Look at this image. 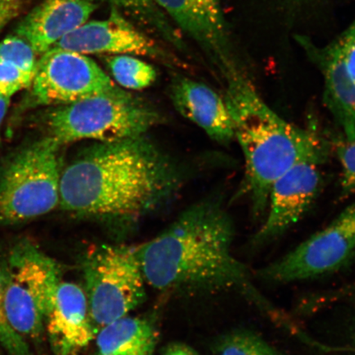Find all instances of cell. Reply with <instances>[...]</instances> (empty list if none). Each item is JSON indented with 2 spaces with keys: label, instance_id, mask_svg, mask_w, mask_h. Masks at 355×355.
Returning a JSON list of instances; mask_svg holds the SVG:
<instances>
[{
  "label": "cell",
  "instance_id": "1",
  "mask_svg": "<svg viewBox=\"0 0 355 355\" xmlns=\"http://www.w3.org/2000/svg\"><path fill=\"white\" fill-rule=\"evenodd\" d=\"M234 222L217 199L203 200L165 232L136 248L146 284L164 293L214 294L234 291L287 329L292 322L257 291L233 254Z\"/></svg>",
  "mask_w": 355,
  "mask_h": 355
},
{
  "label": "cell",
  "instance_id": "2",
  "mask_svg": "<svg viewBox=\"0 0 355 355\" xmlns=\"http://www.w3.org/2000/svg\"><path fill=\"white\" fill-rule=\"evenodd\" d=\"M180 173L144 136L86 148L61 172L60 205L71 214L132 221L178 191Z\"/></svg>",
  "mask_w": 355,
  "mask_h": 355
},
{
  "label": "cell",
  "instance_id": "3",
  "mask_svg": "<svg viewBox=\"0 0 355 355\" xmlns=\"http://www.w3.org/2000/svg\"><path fill=\"white\" fill-rule=\"evenodd\" d=\"M226 84L224 99L244 159L239 192L250 200L257 219L266 214L274 182L300 163L322 165L331 146L316 133L275 112L257 92L250 75L228 80Z\"/></svg>",
  "mask_w": 355,
  "mask_h": 355
},
{
  "label": "cell",
  "instance_id": "4",
  "mask_svg": "<svg viewBox=\"0 0 355 355\" xmlns=\"http://www.w3.org/2000/svg\"><path fill=\"white\" fill-rule=\"evenodd\" d=\"M157 111L121 90L59 105L47 115L50 137L61 145L109 143L144 136L161 122Z\"/></svg>",
  "mask_w": 355,
  "mask_h": 355
},
{
  "label": "cell",
  "instance_id": "5",
  "mask_svg": "<svg viewBox=\"0 0 355 355\" xmlns=\"http://www.w3.org/2000/svg\"><path fill=\"white\" fill-rule=\"evenodd\" d=\"M63 274L59 263L28 241L3 260V300L10 325L26 341L38 340Z\"/></svg>",
  "mask_w": 355,
  "mask_h": 355
},
{
  "label": "cell",
  "instance_id": "6",
  "mask_svg": "<svg viewBox=\"0 0 355 355\" xmlns=\"http://www.w3.org/2000/svg\"><path fill=\"white\" fill-rule=\"evenodd\" d=\"M51 137L21 148L0 174V225H15L60 205L59 150Z\"/></svg>",
  "mask_w": 355,
  "mask_h": 355
},
{
  "label": "cell",
  "instance_id": "7",
  "mask_svg": "<svg viewBox=\"0 0 355 355\" xmlns=\"http://www.w3.org/2000/svg\"><path fill=\"white\" fill-rule=\"evenodd\" d=\"M81 270L96 334L144 303L146 283L136 248L114 244L93 246L83 254Z\"/></svg>",
  "mask_w": 355,
  "mask_h": 355
},
{
  "label": "cell",
  "instance_id": "8",
  "mask_svg": "<svg viewBox=\"0 0 355 355\" xmlns=\"http://www.w3.org/2000/svg\"><path fill=\"white\" fill-rule=\"evenodd\" d=\"M355 260V200L327 227L274 263L257 270L268 283L286 284L329 276Z\"/></svg>",
  "mask_w": 355,
  "mask_h": 355
},
{
  "label": "cell",
  "instance_id": "9",
  "mask_svg": "<svg viewBox=\"0 0 355 355\" xmlns=\"http://www.w3.org/2000/svg\"><path fill=\"white\" fill-rule=\"evenodd\" d=\"M31 86L33 101L44 105H68L122 90L87 55L56 46L38 60Z\"/></svg>",
  "mask_w": 355,
  "mask_h": 355
},
{
  "label": "cell",
  "instance_id": "10",
  "mask_svg": "<svg viewBox=\"0 0 355 355\" xmlns=\"http://www.w3.org/2000/svg\"><path fill=\"white\" fill-rule=\"evenodd\" d=\"M178 28L192 38L225 81L248 75L234 50L220 0H154Z\"/></svg>",
  "mask_w": 355,
  "mask_h": 355
},
{
  "label": "cell",
  "instance_id": "11",
  "mask_svg": "<svg viewBox=\"0 0 355 355\" xmlns=\"http://www.w3.org/2000/svg\"><path fill=\"white\" fill-rule=\"evenodd\" d=\"M321 166L314 162L300 163L274 182L265 220L252 238L255 246L276 241L307 214L321 193Z\"/></svg>",
  "mask_w": 355,
  "mask_h": 355
},
{
  "label": "cell",
  "instance_id": "12",
  "mask_svg": "<svg viewBox=\"0 0 355 355\" xmlns=\"http://www.w3.org/2000/svg\"><path fill=\"white\" fill-rule=\"evenodd\" d=\"M88 54L128 55L175 63L176 60L122 15L111 7L107 19L87 21L66 35L55 46Z\"/></svg>",
  "mask_w": 355,
  "mask_h": 355
},
{
  "label": "cell",
  "instance_id": "13",
  "mask_svg": "<svg viewBox=\"0 0 355 355\" xmlns=\"http://www.w3.org/2000/svg\"><path fill=\"white\" fill-rule=\"evenodd\" d=\"M354 40L355 19L327 46L318 47L307 39H300L322 74L324 104L347 141H355V83L346 65V55Z\"/></svg>",
  "mask_w": 355,
  "mask_h": 355
},
{
  "label": "cell",
  "instance_id": "14",
  "mask_svg": "<svg viewBox=\"0 0 355 355\" xmlns=\"http://www.w3.org/2000/svg\"><path fill=\"white\" fill-rule=\"evenodd\" d=\"M44 332L55 355H79L95 339L83 287L62 279L44 322Z\"/></svg>",
  "mask_w": 355,
  "mask_h": 355
},
{
  "label": "cell",
  "instance_id": "15",
  "mask_svg": "<svg viewBox=\"0 0 355 355\" xmlns=\"http://www.w3.org/2000/svg\"><path fill=\"white\" fill-rule=\"evenodd\" d=\"M97 7L94 0H44L22 17L15 34L42 55L85 24Z\"/></svg>",
  "mask_w": 355,
  "mask_h": 355
},
{
  "label": "cell",
  "instance_id": "16",
  "mask_svg": "<svg viewBox=\"0 0 355 355\" xmlns=\"http://www.w3.org/2000/svg\"><path fill=\"white\" fill-rule=\"evenodd\" d=\"M170 94L178 112L202 128L211 139L221 145H229L234 140L227 105L210 87L178 76L171 84Z\"/></svg>",
  "mask_w": 355,
  "mask_h": 355
},
{
  "label": "cell",
  "instance_id": "17",
  "mask_svg": "<svg viewBox=\"0 0 355 355\" xmlns=\"http://www.w3.org/2000/svg\"><path fill=\"white\" fill-rule=\"evenodd\" d=\"M95 355H154L158 332L152 318L123 317L101 328Z\"/></svg>",
  "mask_w": 355,
  "mask_h": 355
},
{
  "label": "cell",
  "instance_id": "18",
  "mask_svg": "<svg viewBox=\"0 0 355 355\" xmlns=\"http://www.w3.org/2000/svg\"><path fill=\"white\" fill-rule=\"evenodd\" d=\"M37 57L32 46L16 34L0 42V95L11 98L32 85Z\"/></svg>",
  "mask_w": 355,
  "mask_h": 355
},
{
  "label": "cell",
  "instance_id": "19",
  "mask_svg": "<svg viewBox=\"0 0 355 355\" xmlns=\"http://www.w3.org/2000/svg\"><path fill=\"white\" fill-rule=\"evenodd\" d=\"M106 2L111 7L131 13L146 25L152 28L168 42L176 47H183L184 43L179 32L171 24L168 17L157 6L154 0H94Z\"/></svg>",
  "mask_w": 355,
  "mask_h": 355
},
{
  "label": "cell",
  "instance_id": "20",
  "mask_svg": "<svg viewBox=\"0 0 355 355\" xmlns=\"http://www.w3.org/2000/svg\"><path fill=\"white\" fill-rule=\"evenodd\" d=\"M105 63L115 81L128 90H144L153 85L157 80V70L154 67L136 56H107Z\"/></svg>",
  "mask_w": 355,
  "mask_h": 355
},
{
  "label": "cell",
  "instance_id": "21",
  "mask_svg": "<svg viewBox=\"0 0 355 355\" xmlns=\"http://www.w3.org/2000/svg\"><path fill=\"white\" fill-rule=\"evenodd\" d=\"M220 343L219 355H286L261 336L247 330L230 332Z\"/></svg>",
  "mask_w": 355,
  "mask_h": 355
},
{
  "label": "cell",
  "instance_id": "22",
  "mask_svg": "<svg viewBox=\"0 0 355 355\" xmlns=\"http://www.w3.org/2000/svg\"><path fill=\"white\" fill-rule=\"evenodd\" d=\"M3 260L0 248V349L4 355H33L26 340L17 334L8 322L3 300Z\"/></svg>",
  "mask_w": 355,
  "mask_h": 355
},
{
  "label": "cell",
  "instance_id": "23",
  "mask_svg": "<svg viewBox=\"0 0 355 355\" xmlns=\"http://www.w3.org/2000/svg\"><path fill=\"white\" fill-rule=\"evenodd\" d=\"M335 152L341 168V196H353L355 195V141H339L335 144Z\"/></svg>",
  "mask_w": 355,
  "mask_h": 355
},
{
  "label": "cell",
  "instance_id": "24",
  "mask_svg": "<svg viewBox=\"0 0 355 355\" xmlns=\"http://www.w3.org/2000/svg\"><path fill=\"white\" fill-rule=\"evenodd\" d=\"M26 0H0V33L24 12Z\"/></svg>",
  "mask_w": 355,
  "mask_h": 355
},
{
  "label": "cell",
  "instance_id": "25",
  "mask_svg": "<svg viewBox=\"0 0 355 355\" xmlns=\"http://www.w3.org/2000/svg\"><path fill=\"white\" fill-rule=\"evenodd\" d=\"M164 355H198L196 352L190 346L182 344L174 343L168 346Z\"/></svg>",
  "mask_w": 355,
  "mask_h": 355
},
{
  "label": "cell",
  "instance_id": "26",
  "mask_svg": "<svg viewBox=\"0 0 355 355\" xmlns=\"http://www.w3.org/2000/svg\"><path fill=\"white\" fill-rule=\"evenodd\" d=\"M346 65H347L350 77L352 78L355 83V40L350 44L347 55H346Z\"/></svg>",
  "mask_w": 355,
  "mask_h": 355
},
{
  "label": "cell",
  "instance_id": "27",
  "mask_svg": "<svg viewBox=\"0 0 355 355\" xmlns=\"http://www.w3.org/2000/svg\"><path fill=\"white\" fill-rule=\"evenodd\" d=\"M10 98L0 95V135H1L2 124L6 118L8 106H10ZM0 141H1V135H0Z\"/></svg>",
  "mask_w": 355,
  "mask_h": 355
},
{
  "label": "cell",
  "instance_id": "28",
  "mask_svg": "<svg viewBox=\"0 0 355 355\" xmlns=\"http://www.w3.org/2000/svg\"><path fill=\"white\" fill-rule=\"evenodd\" d=\"M0 355H4L1 349H0Z\"/></svg>",
  "mask_w": 355,
  "mask_h": 355
}]
</instances>
